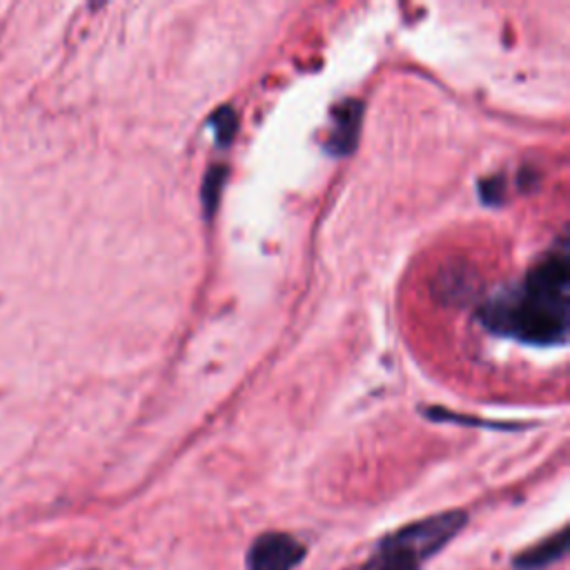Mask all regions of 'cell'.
Returning <instances> with one entry per match:
<instances>
[{
	"instance_id": "2",
	"label": "cell",
	"mask_w": 570,
	"mask_h": 570,
	"mask_svg": "<svg viewBox=\"0 0 570 570\" xmlns=\"http://www.w3.org/2000/svg\"><path fill=\"white\" fill-rule=\"evenodd\" d=\"M465 523V512L450 510L401 528L381 541L363 570H419L421 563L441 550Z\"/></svg>"
},
{
	"instance_id": "4",
	"label": "cell",
	"mask_w": 570,
	"mask_h": 570,
	"mask_svg": "<svg viewBox=\"0 0 570 570\" xmlns=\"http://www.w3.org/2000/svg\"><path fill=\"white\" fill-rule=\"evenodd\" d=\"M363 120V105L358 100H345L332 111V127L327 136V149L334 156L350 154L358 140Z\"/></svg>"
},
{
	"instance_id": "7",
	"label": "cell",
	"mask_w": 570,
	"mask_h": 570,
	"mask_svg": "<svg viewBox=\"0 0 570 570\" xmlns=\"http://www.w3.org/2000/svg\"><path fill=\"white\" fill-rule=\"evenodd\" d=\"M225 176H227L225 167H212L207 171V176H205V183H203V205H205L207 214H212L216 209V200H218L220 187L225 183Z\"/></svg>"
},
{
	"instance_id": "3",
	"label": "cell",
	"mask_w": 570,
	"mask_h": 570,
	"mask_svg": "<svg viewBox=\"0 0 570 570\" xmlns=\"http://www.w3.org/2000/svg\"><path fill=\"white\" fill-rule=\"evenodd\" d=\"M305 557L303 543L283 532L258 537L247 552V570H292Z\"/></svg>"
},
{
	"instance_id": "6",
	"label": "cell",
	"mask_w": 570,
	"mask_h": 570,
	"mask_svg": "<svg viewBox=\"0 0 570 570\" xmlns=\"http://www.w3.org/2000/svg\"><path fill=\"white\" fill-rule=\"evenodd\" d=\"M236 125H238V118H236V111L232 107H220L214 116H212V129L216 134V140L218 145H229L234 134H236Z\"/></svg>"
},
{
	"instance_id": "1",
	"label": "cell",
	"mask_w": 570,
	"mask_h": 570,
	"mask_svg": "<svg viewBox=\"0 0 570 570\" xmlns=\"http://www.w3.org/2000/svg\"><path fill=\"white\" fill-rule=\"evenodd\" d=\"M568 252H550L510 292L492 298L483 309V323L534 345L563 343L570 307Z\"/></svg>"
},
{
	"instance_id": "5",
	"label": "cell",
	"mask_w": 570,
	"mask_h": 570,
	"mask_svg": "<svg viewBox=\"0 0 570 570\" xmlns=\"http://www.w3.org/2000/svg\"><path fill=\"white\" fill-rule=\"evenodd\" d=\"M566 546H568L566 530H561L557 537H552L534 548H528L525 552L514 557V566L521 570H537L541 566H548V563L561 559L566 554Z\"/></svg>"
}]
</instances>
